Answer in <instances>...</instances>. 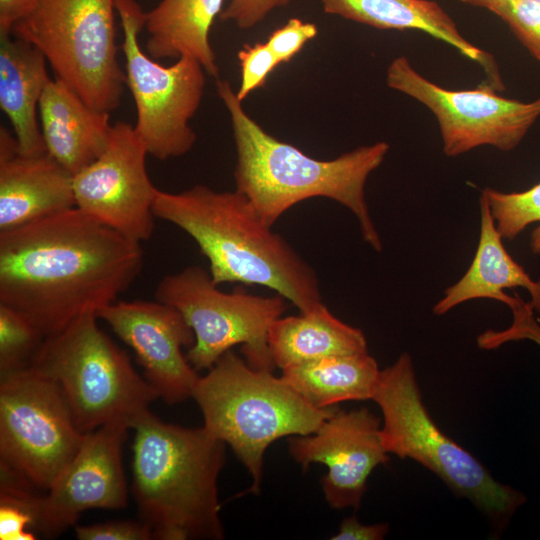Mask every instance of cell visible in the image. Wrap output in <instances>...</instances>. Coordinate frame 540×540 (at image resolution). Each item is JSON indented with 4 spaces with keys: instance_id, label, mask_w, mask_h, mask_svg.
Listing matches in <instances>:
<instances>
[{
    "instance_id": "obj_1",
    "label": "cell",
    "mask_w": 540,
    "mask_h": 540,
    "mask_svg": "<svg viewBox=\"0 0 540 540\" xmlns=\"http://www.w3.org/2000/svg\"><path fill=\"white\" fill-rule=\"evenodd\" d=\"M142 267L141 243L73 207L0 232V303L46 339L115 302Z\"/></svg>"
},
{
    "instance_id": "obj_2",
    "label": "cell",
    "mask_w": 540,
    "mask_h": 540,
    "mask_svg": "<svg viewBox=\"0 0 540 540\" xmlns=\"http://www.w3.org/2000/svg\"><path fill=\"white\" fill-rule=\"evenodd\" d=\"M218 96L231 120L236 190L244 194L269 226L297 203L314 197L335 200L357 218L361 234L377 252L380 235L365 198L369 175L384 161L389 144L360 146L331 160H319L267 133L252 119L226 80H217Z\"/></svg>"
},
{
    "instance_id": "obj_3",
    "label": "cell",
    "mask_w": 540,
    "mask_h": 540,
    "mask_svg": "<svg viewBox=\"0 0 540 540\" xmlns=\"http://www.w3.org/2000/svg\"><path fill=\"white\" fill-rule=\"evenodd\" d=\"M153 212L197 243L215 284L264 286L300 312L322 303L315 271L236 189L216 191L195 185L178 193L158 190Z\"/></svg>"
},
{
    "instance_id": "obj_4",
    "label": "cell",
    "mask_w": 540,
    "mask_h": 540,
    "mask_svg": "<svg viewBox=\"0 0 540 540\" xmlns=\"http://www.w3.org/2000/svg\"><path fill=\"white\" fill-rule=\"evenodd\" d=\"M133 430L132 492L153 539H223L217 482L226 444L203 426L166 423L151 411Z\"/></svg>"
},
{
    "instance_id": "obj_5",
    "label": "cell",
    "mask_w": 540,
    "mask_h": 540,
    "mask_svg": "<svg viewBox=\"0 0 540 540\" xmlns=\"http://www.w3.org/2000/svg\"><path fill=\"white\" fill-rule=\"evenodd\" d=\"M272 371L253 368L231 350L199 377L192 398L204 429L228 444L257 493L266 449L279 438L314 433L334 409L316 408Z\"/></svg>"
},
{
    "instance_id": "obj_6",
    "label": "cell",
    "mask_w": 540,
    "mask_h": 540,
    "mask_svg": "<svg viewBox=\"0 0 540 540\" xmlns=\"http://www.w3.org/2000/svg\"><path fill=\"white\" fill-rule=\"evenodd\" d=\"M372 400L383 415L386 452L420 463L495 524L504 525L527 501L522 492L495 480L474 455L439 428L424 404L407 352L380 371Z\"/></svg>"
},
{
    "instance_id": "obj_7",
    "label": "cell",
    "mask_w": 540,
    "mask_h": 540,
    "mask_svg": "<svg viewBox=\"0 0 540 540\" xmlns=\"http://www.w3.org/2000/svg\"><path fill=\"white\" fill-rule=\"evenodd\" d=\"M97 319L82 315L46 338L30 366L58 384L81 432L115 424L133 429L159 396Z\"/></svg>"
},
{
    "instance_id": "obj_8",
    "label": "cell",
    "mask_w": 540,
    "mask_h": 540,
    "mask_svg": "<svg viewBox=\"0 0 540 540\" xmlns=\"http://www.w3.org/2000/svg\"><path fill=\"white\" fill-rule=\"evenodd\" d=\"M116 0H40L11 33L36 46L63 81L91 107L117 109L126 84L117 59Z\"/></svg>"
},
{
    "instance_id": "obj_9",
    "label": "cell",
    "mask_w": 540,
    "mask_h": 540,
    "mask_svg": "<svg viewBox=\"0 0 540 540\" xmlns=\"http://www.w3.org/2000/svg\"><path fill=\"white\" fill-rule=\"evenodd\" d=\"M217 286L210 272L200 266L166 275L156 286L155 299L176 308L194 333L188 361L196 370L210 369L241 344L250 366L272 371L268 331L285 311V298L253 295L241 288L226 293Z\"/></svg>"
},
{
    "instance_id": "obj_10",
    "label": "cell",
    "mask_w": 540,
    "mask_h": 540,
    "mask_svg": "<svg viewBox=\"0 0 540 540\" xmlns=\"http://www.w3.org/2000/svg\"><path fill=\"white\" fill-rule=\"evenodd\" d=\"M86 436L54 380L32 366L0 376L1 471L45 492Z\"/></svg>"
},
{
    "instance_id": "obj_11",
    "label": "cell",
    "mask_w": 540,
    "mask_h": 540,
    "mask_svg": "<svg viewBox=\"0 0 540 540\" xmlns=\"http://www.w3.org/2000/svg\"><path fill=\"white\" fill-rule=\"evenodd\" d=\"M115 8L124 34L126 85L136 106L135 133L158 160L183 156L196 142L189 122L200 106L206 72L191 57L163 66L147 56L139 44L145 12L135 0H116Z\"/></svg>"
},
{
    "instance_id": "obj_12",
    "label": "cell",
    "mask_w": 540,
    "mask_h": 540,
    "mask_svg": "<svg viewBox=\"0 0 540 540\" xmlns=\"http://www.w3.org/2000/svg\"><path fill=\"white\" fill-rule=\"evenodd\" d=\"M129 430L115 424L87 433L78 453L43 495L2 475L0 501L24 509L32 518L31 529L50 538L74 526L86 510L124 508L128 495L122 447Z\"/></svg>"
},
{
    "instance_id": "obj_13",
    "label": "cell",
    "mask_w": 540,
    "mask_h": 540,
    "mask_svg": "<svg viewBox=\"0 0 540 540\" xmlns=\"http://www.w3.org/2000/svg\"><path fill=\"white\" fill-rule=\"evenodd\" d=\"M386 83L433 113L449 157L485 145L510 151L540 117V98L531 102L506 98L488 83L475 89H446L421 75L404 56L391 61Z\"/></svg>"
},
{
    "instance_id": "obj_14",
    "label": "cell",
    "mask_w": 540,
    "mask_h": 540,
    "mask_svg": "<svg viewBox=\"0 0 540 540\" xmlns=\"http://www.w3.org/2000/svg\"><path fill=\"white\" fill-rule=\"evenodd\" d=\"M147 155L133 126L113 124L105 150L73 176L75 207L135 242L150 239L159 189L149 178Z\"/></svg>"
},
{
    "instance_id": "obj_15",
    "label": "cell",
    "mask_w": 540,
    "mask_h": 540,
    "mask_svg": "<svg viewBox=\"0 0 540 540\" xmlns=\"http://www.w3.org/2000/svg\"><path fill=\"white\" fill-rule=\"evenodd\" d=\"M96 315L133 349L159 398L168 404L192 398L200 376L182 349L195 337L176 308L156 299L115 301Z\"/></svg>"
},
{
    "instance_id": "obj_16",
    "label": "cell",
    "mask_w": 540,
    "mask_h": 540,
    "mask_svg": "<svg viewBox=\"0 0 540 540\" xmlns=\"http://www.w3.org/2000/svg\"><path fill=\"white\" fill-rule=\"evenodd\" d=\"M381 427L380 418L367 408L334 410L314 433L290 439L289 452L304 470L312 463L327 467L321 484L332 508L356 510L371 472L389 461Z\"/></svg>"
},
{
    "instance_id": "obj_17",
    "label": "cell",
    "mask_w": 540,
    "mask_h": 540,
    "mask_svg": "<svg viewBox=\"0 0 540 540\" xmlns=\"http://www.w3.org/2000/svg\"><path fill=\"white\" fill-rule=\"evenodd\" d=\"M75 207L73 175L48 152L25 154L0 127V232Z\"/></svg>"
},
{
    "instance_id": "obj_18",
    "label": "cell",
    "mask_w": 540,
    "mask_h": 540,
    "mask_svg": "<svg viewBox=\"0 0 540 540\" xmlns=\"http://www.w3.org/2000/svg\"><path fill=\"white\" fill-rule=\"evenodd\" d=\"M38 110L47 152L73 176L105 150L113 127L110 113L88 105L60 79L48 82Z\"/></svg>"
},
{
    "instance_id": "obj_19",
    "label": "cell",
    "mask_w": 540,
    "mask_h": 540,
    "mask_svg": "<svg viewBox=\"0 0 540 540\" xmlns=\"http://www.w3.org/2000/svg\"><path fill=\"white\" fill-rule=\"evenodd\" d=\"M326 14L383 30H419L480 64L492 85L503 89L493 57L469 42L448 13L431 0H321Z\"/></svg>"
},
{
    "instance_id": "obj_20",
    "label": "cell",
    "mask_w": 540,
    "mask_h": 540,
    "mask_svg": "<svg viewBox=\"0 0 540 540\" xmlns=\"http://www.w3.org/2000/svg\"><path fill=\"white\" fill-rule=\"evenodd\" d=\"M480 234L474 258L465 274L448 287L434 305L433 312L443 315L473 299L497 300L506 306L512 299L504 290L521 287L531 296L530 304L540 315V278L533 280L507 252L485 198L481 195Z\"/></svg>"
},
{
    "instance_id": "obj_21",
    "label": "cell",
    "mask_w": 540,
    "mask_h": 540,
    "mask_svg": "<svg viewBox=\"0 0 540 540\" xmlns=\"http://www.w3.org/2000/svg\"><path fill=\"white\" fill-rule=\"evenodd\" d=\"M47 63L32 43L13 33H0V108L25 154L47 152L37 120L40 98L51 80Z\"/></svg>"
},
{
    "instance_id": "obj_22",
    "label": "cell",
    "mask_w": 540,
    "mask_h": 540,
    "mask_svg": "<svg viewBox=\"0 0 540 540\" xmlns=\"http://www.w3.org/2000/svg\"><path fill=\"white\" fill-rule=\"evenodd\" d=\"M223 3L224 0H162L145 13L149 55L153 59L191 57L206 74L218 78L219 66L209 34Z\"/></svg>"
},
{
    "instance_id": "obj_23",
    "label": "cell",
    "mask_w": 540,
    "mask_h": 540,
    "mask_svg": "<svg viewBox=\"0 0 540 540\" xmlns=\"http://www.w3.org/2000/svg\"><path fill=\"white\" fill-rule=\"evenodd\" d=\"M268 345L275 366L281 369L368 352L364 333L336 318L323 303L298 316L276 319L268 331Z\"/></svg>"
},
{
    "instance_id": "obj_24",
    "label": "cell",
    "mask_w": 540,
    "mask_h": 540,
    "mask_svg": "<svg viewBox=\"0 0 540 540\" xmlns=\"http://www.w3.org/2000/svg\"><path fill=\"white\" fill-rule=\"evenodd\" d=\"M380 371L365 352L289 366L281 377L311 405L327 409L339 402L372 400Z\"/></svg>"
},
{
    "instance_id": "obj_25",
    "label": "cell",
    "mask_w": 540,
    "mask_h": 540,
    "mask_svg": "<svg viewBox=\"0 0 540 540\" xmlns=\"http://www.w3.org/2000/svg\"><path fill=\"white\" fill-rule=\"evenodd\" d=\"M503 239H515L528 225L540 222V182L521 192L485 188L481 194ZM530 247L540 254V225L531 233Z\"/></svg>"
},
{
    "instance_id": "obj_26",
    "label": "cell",
    "mask_w": 540,
    "mask_h": 540,
    "mask_svg": "<svg viewBox=\"0 0 540 540\" xmlns=\"http://www.w3.org/2000/svg\"><path fill=\"white\" fill-rule=\"evenodd\" d=\"M44 340L24 315L0 303V376L30 366Z\"/></svg>"
},
{
    "instance_id": "obj_27",
    "label": "cell",
    "mask_w": 540,
    "mask_h": 540,
    "mask_svg": "<svg viewBox=\"0 0 540 540\" xmlns=\"http://www.w3.org/2000/svg\"><path fill=\"white\" fill-rule=\"evenodd\" d=\"M507 305L513 315L512 324L501 331L486 330L477 336V345L483 350H494L511 341L530 340L540 346V324L534 316L530 302L515 293Z\"/></svg>"
},
{
    "instance_id": "obj_28",
    "label": "cell",
    "mask_w": 540,
    "mask_h": 540,
    "mask_svg": "<svg viewBox=\"0 0 540 540\" xmlns=\"http://www.w3.org/2000/svg\"><path fill=\"white\" fill-rule=\"evenodd\" d=\"M241 81L236 96L243 102L250 93L264 86L268 76L279 65L267 42L244 45L238 52Z\"/></svg>"
},
{
    "instance_id": "obj_29",
    "label": "cell",
    "mask_w": 540,
    "mask_h": 540,
    "mask_svg": "<svg viewBox=\"0 0 540 540\" xmlns=\"http://www.w3.org/2000/svg\"><path fill=\"white\" fill-rule=\"evenodd\" d=\"M498 16L540 62V0H512Z\"/></svg>"
},
{
    "instance_id": "obj_30",
    "label": "cell",
    "mask_w": 540,
    "mask_h": 540,
    "mask_svg": "<svg viewBox=\"0 0 540 540\" xmlns=\"http://www.w3.org/2000/svg\"><path fill=\"white\" fill-rule=\"evenodd\" d=\"M318 34L314 23L290 18L269 36L267 44L279 64L290 62Z\"/></svg>"
},
{
    "instance_id": "obj_31",
    "label": "cell",
    "mask_w": 540,
    "mask_h": 540,
    "mask_svg": "<svg viewBox=\"0 0 540 540\" xmlns=\"http://www.w3.org/2000/svg\"><path fill=\"white\" fill-rule=\"evenodd\" d=\"M79 540H150L151 529L140 519L116 520L92 525L75 526Z\"/></svg>"
},
{
    "instance_id": "obj_32",
    "label": "cell",
    "mask_w": 540,
    "mask_h": 540,
    "mask_svg": "<svg viewBox=\"0 0 540 540\" xmlns=\"http://www.w3.org/2000/svg\"><path fill=\"white\" fill-rule=\"evenodd\" d=\"M291 0H229L219 19L232 22L240 29H250L262 22L273 10L287 6Z\"/></svg>"
},
{
    "instance_id": "obj_33",
    "label": "cell",
    "mask_w": 540,
    "mask_h": 540,
    "mask_svg": "<svg viewBox=\"0 0 540 540\" xmlns=\"http://www.w3.org/2000/svg\"><path fill=\"white\" fill-rule=\"evenodd\" d=\"M32 527V518L21 507L0 501V539L34 540L35 534L26 529Z\"/></svg>"
},
{
    "instance_id": "obj_34",
    "label": "cell",
    "mask_w": 540,
    "mask_h": 540,
    "mask_svg": "<svg viewBox=\"0 0 540 540\" xmlns=\"http://www.w3.org/2000/svg\"><path fill=\"white\" fill-rule=\"evenodd\" d=\"M389 531L385 523L364 525L355 516L344 518L333 540H382Z\"/></svg>"
},
{
    "instance_id": "obj_35",
    "label": "cell",
    "mask_w": 540,
    "mask_h": 540,
    "mask_svg": "<svg viewBox=\"0 0 540 540\" xmlns=\"http://www.w3.org/2000/svg\"><path fill=\"white\" fill-rule=\"evenodd\" d=\"M40 0H0V33H11L14 26L37 8Z\"/></svg>"
},
{
    "instance_id": "obj_36",
    "label": "cell",
    "mask_w": 540,
    "mask_h": 540,
    "mask_svg": "<svg viewBox=\"0 0 540 540\" xmlns=\"http://www.w3.org/2000/svg\"><path fill=\"white\" fill-rule=\"evenodd\" d=\"M463 3L487 9L497 16L512 0H460Z\"/></svg>"
}]
</instances>
